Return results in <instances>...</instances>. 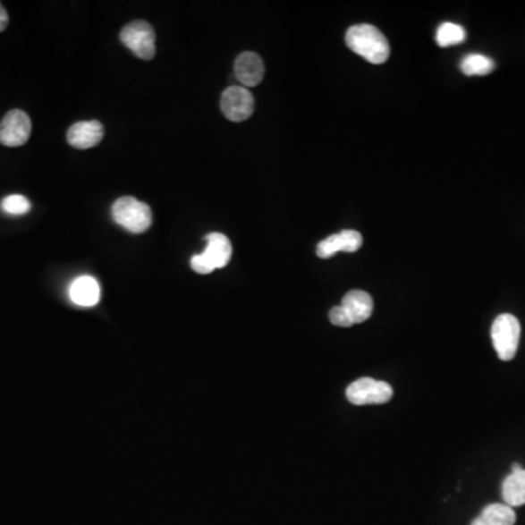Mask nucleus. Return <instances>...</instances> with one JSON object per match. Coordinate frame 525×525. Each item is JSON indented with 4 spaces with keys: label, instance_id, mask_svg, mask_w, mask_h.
Instances as JSON below:
<instances>
[{
    "label": "nucleus",
    "instance_id": "obj_4",
    "mask_svg": "<svg viewBox=\"0 0 525 525\" xmlns=\"http://www.w3.org/2000/svg\"><path fill=\"white\" fill-rule=\"evenodd\" d=\"M111 215L120 226L133 233H142L152 225V210L147 203L139 202L138 199L120 198L113 205Z\"/></svg>",
    "mask_w": 525,
    "mask_h": 525
},
{
    "label": "nucleus",
    "instance_id": "obj_19",
    "mask_svg": "<svg viewBox=\"0 0 525 525\" xmlns=\"http://www.w3.org/2000/svg\"><path fill=\"white\" fill-rule=\"evenodd\" d=\"M9 16L8 13L4 11V6L0 4V32L4 31V28L8 27Z\"/></svg>",
    "mask_w": 525,
    "mask_h": 525
},
{
    "label": "nucleus",
    "instance_id": "obj_15",
    "mask_svg": "<svg viewBox=\"0 0 525 525\" xmlns=\"http://www.w3.org/2000/svg\"><path fill=\"white\" fill-rule=\"evenodd\" d=\"M517 521L515 511L505 504H492L486 506L471 525H513Z\"/></svg>",
    "mask_w": 525,
    "mask_h": 525
},
{
    "label": "nucleus",
    "instance_id": "obj_11",
    "mask_svg": "<svg viewBox=\"0 0 525 525\" xmlns=\"http://www.w3.org/2000/svg\"><path fill=\"white\" fill-rule=\"evenodd\" d=\"M104 138V127L97 120L78 122L68 131L69 145L76 149H89L98 145Z\"/></svg>",
    "mask_w": 525,
    "mask_h": 525
},
{
    "label": "nucleus",
    "instance_id": "obj_7",
    "mask_svg": "<svg viewBox=\"0 0 525 525\" xmlns=\"http://www.w3.org/2000/svg\"><path fill=\"white\" fill-rule=\"evenodd\" d=\"M346 397L355 406L384 404L393 397V388L385 381L372 378H360L353 381L346 390Z\"/></svg>",
    "mask_w": 525,
    "mask_h": 525
},
{
    "label": "nucleus",
    "instance_id": "obj_10",
    "mask_svg": "<svg viewBox=\"0 0 525 525\" xmlns=\"http://www.w3.org/2000/svg\"><path fill=\"white\" fill-rule=\"evenodd\" d=\"M364 244V238L355 229H344L340 233H334L326 238L317 245V256L320 258H332L339 251L356 253Z\"/></svg>",
    "mask_w": 525,
    "mask_h": 525
},
{
    "label": "nucleus",
    "instance_id": "obj_14",
    "mask_svg": "<svg viewBox=\"0 0 525 525\" xmlns=\"http://www.w3.org/2000/svg\"><path fill=\"white\" fill-rule=\"evenodd\" d=\"M502 498L505 505L515 508V506L525 505V470L512 471L502 483Z\"/></svg>",
    "mask_w": 525,
    "mask_h": 525
},
{
    "label": "nucleus",
    "instance_id": "obj_8",
    "mask_svg": "<svg viewBox=\"0 0 525 525\" xmlns=\"http://www.w3.org/2000/svg\"><path fill=\"white\" fill-rule=\"evenodd\" d=\"M31 119L25 111H9L0 122V143L9 148L22 147L31 136Z\"/></svg>",
    "mask_w": 525,
    "mask_h": 525
},
{
    "label": "nucleus",
    "instance_id": "obj_1",
    "mask_svg": "<svg viewBox=\"0 0 525 525\" xmlns=\"http://www.w3.org/2000/svg\"><path fill=\"white\" fill-rule=\"evenodd\" d=\"M346 44L351 52L372 64H383L390 57V44L378 28L369 24L351 27L346 32Z\"/></svg>",
    "mask_w": 525,
    "mask_h": 525
},
{
    "label": "nucleus",
    "instance_id": "obj_5",
    "mask_svg": "<svg viewBox=\"0 0 525 525\" xmlns=\"http://www.w3.org/2000/svg\"><path fill=\"white\" fill-rule=\"evenodd\" d=\"M521 326L512 314H501L492 324V342L499 360H511L518 351Z\"/></svg>",
    "mask_w": 525,
    "mask_h": 525
},
{
    "label": "nucleus",
    "instance_id": "obj_18",
    "mask_svg": "<svg viewBox=\"0 0 525 525\" xmlns=\"http://www.w3.org/2000/svg\"><path fill=\"white\" fill-rule=\"evenodd\" d=\"M2 210H4V214L21 216V215L28 214L31 210V203H30V200L25 196L13 194V196H8V198L4 199Z\"/></svg>",
    "mask_w": 525,
    "mask_h": 525
},
{
    "label": "nucleus",
    "instance_id": "obj_2",
    "mask_svg": "<svg viewBox=\"0 0 525 525\" xmlns=\"http://www.w3.org/2000/svg\"><path fill=\"white\" fill-rule=\"evenodd\" d=\"M374 311V301L365 291H351L346 293L342 304L330 309V321L337 327H351L355 324L364 323Z\"/></svg>",
    "mask_w": 525,
    "mask_h": 525
},
{
    "label": "nucleus",
    "instance_id": "obj_12",
    "mask_svg": "<svg viewBox=\"0 0 525 525\" xmlns=\"http://www.w3.org/2000/svg\"><path fill=\"white\" fill-rule=\"evenodd\" d=\"M233 72L245 88L257 87L265 78V64L257 53H241L235 60Z\"/></svg>",
    "mask_w": 525,
    "mask_h": 525
},
{
    "label": "nucleus",
    "instance_id": "obj_13",
    "mask_svg": "<svg viewBox=\"0 0 525 525\" xmlns=\"http://www.w3.org/2000/svg\"><path fill=\"white\" fill-rule=\"evenodd\" d=\"M69 297H71L72 302H75L80 307H94L98 304L99 297H101L98 282L91 276L78 277L71 284Z\"/></svg>",
    "mask_w": 525,
    "mask_h": 525
},
{
    "label": "nucleus",
    "instance_id": "obj_3",
    "mask_svg": "<svg viewBox=\"0 0 525 525\" xmlns=\"http://www.w3.org/2000/svg\"><path fill=\"white\" fill-rule=\"evenodd\" d=\"M205 251L191 258V269L199 275H209L216 269H222L228 265L233 257V245L224 233H209L206 237Z\"/></svg>",
    "mask_w": 525,
    "mask_h": 525
},
{
    "label": "nucleus",
    "instance_id": "obj_20",
    "mask_svg": "<svg viewBox=\"0 0 525 525\" xmlns=\"http://www.w3.org/2000/svg\"><path fill=\"white\" fill-rule=\"evenodd\" d=\"M522 467L518 464V462H513L512 464V471L521 470Z\"/></svg>",
    "mask_w": 525,
    "mask_h": 525
},
{
    "label": "nucleus",
    "instance_id": "obj_16",
    "mask_svg": "<svg viewBox=\"0 0 525 525\" xmlns=\"http://www.w3.org/2000/svg\"><path fill=\"white\" fill-rule=\"evenodd\" d=\"M460 69L467 76H485L494 72L495 62L487 55L471 53L467 55L460 64Z\"/></svg>",
    "mask_w": 525,
    "mask_h": 525
},
{
    "label": "nucleus",
    "instance_id": "obj_17",
    "mask_svg": "<svg viewBox=\"0 0 525 525\" xmlns=\"http://www.w3.org/2000/svg\"><path fill=\"white\" fill-rule=\"evenodd\" d=\"M466 30L461 25L445 22L436 31V43L439 47H451L466 40Z\"/></svg>",
    "mask_w": 525,
    "mask_h": 525
},
{
    "label": "nucleus",
    "instance_id": "obj_9",
    "mask_svg": "<svg viewBox=\"0 0 525 525\" xmlns=\"http://www.w3.org/2000/svg\"><path fill=\"white\" fill-rule=\"evenodd\" d=\"M254 97L244 87H229L222 94L221 110L226 119L233 123L244 122L254 113Z\"/></svg>",
    "mask_w": 525,
    "mask_h": 525
},
{
    "label": "nucleus",
    "instance_id": "obj_6",
    "mask_svg": "<svg viewBox=\"0 0 525 525\" xmlns=\"http://www.w3.org/2000/svg\"><path fill=\"white\" fill-rule=\"evenodd\" d=\"M120 40L139 59H154L157 53L155 31L147 21H133L126 25L120 32Z\"/></svg>",
    "mask_w": 525,
    "mask_h": 525
}]
</instances>
